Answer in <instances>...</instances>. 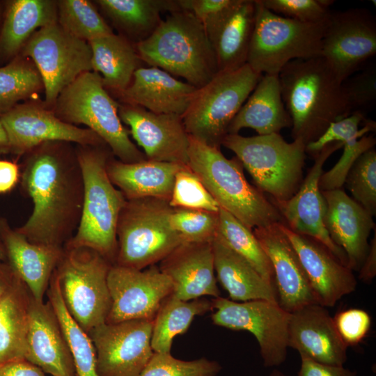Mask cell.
Here are the masks:
<instances>
[{
	"instance_id": "7dc6e473",
	"label": "cell",
	"mask_w": 376,
	"mask_h": 376,
	"mask_svg": "<svg viewBox=\"0 0 376 376\" xmlns=\"http://www.w3.org/2000/svg\"><path fill=\"white\" fill-rule=\"evenodd\" d=\"M351 113L373 107L376 101V68L371 65L357 72L342 83Z\"/></svg>"
},
{
	"instance_id": "7402d4cb",
	"label": "cell",
	"mask_w": 376,
	"mask_h": 376,
	"mask_svg": "<svg viewBox=\"0 0 376 376\" xmlns=\"http://www.w3.org/2000/svg\"><path fill=\"white\" fill-rule=\"evenodd\" d=\"M325 201L324 227L331 240L345 253L347 267L360 269L376 228L372 216L341 189L321 191Z\"/></svg>"
},
{
	"instance_id": "603a6c76",
	"label": "cell",
	"mask_w": 376,
	"mask_h": 376,
	"mask_svg": "<svg viewBox=\"0 0 376 376\" xmlns=\"http://www.w3.org/2000/svg\"><path fill=\"white\" fill-rule=\"evenodd\" d=\"M288 347L323 364L344 366L347 361V347L333 317L319 304L306 305L290 313Z\"/></svg>"
},
{
	"instance_id": "f35d334b",
	"label": "cell",
	"mask_w": 376,
	"mask_h": 376,
	"mask_svg": "<svg viewBox=\"0 0 376 376\" xmlns=\"http://www.w3.org/2000/svg\"><path fill=\"white\" fill-rule=\"evenodd\" d=\"M42 90L40 75L29 58L19 55L0 66V117Z\"/></svg>"
},
{
	"instance_id": "6f0895ef",
	"label": "cell",
	"mask_w": 376,
	"mask_h": 376,
	"mask_svg": "<svg viewBox=\"0 0 376 376\" xmlns=\"http://www.w3.org/2000/svg\"><path fill=\"white\" fill-rule=\"evenodd\" d=\"M0 260L6 261V253L4 246L0 238Z\"/></svg>"
},
{
	"instance_id": "cb8c5ba5",
	"label": "cell",
	"mask_w": 376,
	"mask_h": 376,
	"mask_svg": "<svg viewBox=\"0 0 376 376\" xmlns=\"http://www.w3.org/2000/svg\"><path fill=\"white\" fill-rule=\"evenodd\" d=\"M25 359L52 376H77L69 345L51 304L32 296Z\"/></svg>"
},
{
	"instance_id": "f5cc1de1",
	"label": "cell",
	"mask_w": 376,
	"mask_h": 376,
	"mask_svg": "<svg viewBox=\"0 0 376 376\" xmlns=\"http://www.w3.org/2000/svg\"><path fill=\"white\" fill-rule=\"evenodd\" d=\"M0 376H45V373L26 360L0 363Z\"/></svg>"
},
{
	"instance_id": "d4e9b609",
	"label": "cell",
	"mask_w": 376,
	"mask_h": 376,
	"mask_svg": "<svg viewBox=\"0 0 376 376\" xmlns=\"http://www.w3.org/2000/svg\"><path fill=\"white\" fill-rule=\"evenodd\" d=\"M159 263V269L173 283L175 297L190 301L220 297L212 242H183Z\"/></svg>"
},
{
	"instance_id": "6da1fadb",
	"label": "cell",
	"mask_w": 376,
	"mask_h": 376,
	"mask_svg": "<svg viewBox=\"0 0 376 376\" xmlns=\"http://www.w3.org/2000/svg\"><path fill=\"white\" fill-rule=\"evenodd\" d=\"M23 156L19 182L33 208L26 223L16 230L31 242L63 247L78 227L84 200L75 146L47 141Z\"/></svg>"
},
{
	"instance_id": "5bb4252c",
	"label": "cell",
	"mask_w": 376,
	"mask_h": 376,
	"mask_svg": "<svg viewBox=\"0 0 376 376\" xmlns=\"http://www.w3.org/2000/svg\"><path fill=\"white\" fill-rule=\"evenodd\" d=\"M376 54V20L366 8L331 13L322 40L321 57L338 79L362 69Z\"/></svg>"
},
{
	"instance_id": "484cf974",
	"label": "cell",
	"mask_w": 376,
	"mask_h": 376,
	"mask_svg": "<svg viewBox=\"0 0 376 376\" xmlns=\"http://www.w3.org/2000/svg\"><path fill=\"white\" fill-rule=\"evenodd\" d=\"M0 238L6 262L26 285L31 296L43 301L53 272L60 261L63 247L31 242L8 222L0 218Z\"/></svg>"
},
{
	"instance_id": "1f68e13d",
	"label": "cell",
	"mask_w": 376,
	"mask_h": 376,
	"mask_svg": "<svg viewBox=\"0 0 376 376\" xmlns=\"http://www.w3.org/2000/svg\"><path fill=\"white\" fill-rule=\"evenodd\" d=\"M56 22L55 0L6 1L0 29V64L19 56L36 31Z\"/></svg>"
},
{
	"instance_id": "7bdbcfd3",
	"label": "cell",
	"mask_w": 376,
	"mask_h": 376,
	"mask_svg": "<svg viewBox=\"0 0 376 376\" xmlns=\"http://www.w3.org/2000/svg\"><path fill=\"white\" fill-rule=\"evenodd\" d=\"M170 224L183 242H211L217 233L218 212L172 208Z\"/></svg>"
},
{
	"instance_id": "ba28073f",
	"label": "cell",
	"mask_w": 376,
	"mask_h": 376,
	"mask_svg": "<svg viewBox=\"0 0 376 376\" xmlns=\"http://www.w3.org/2000/svg\"><path fill=\"white\" fill-rule=\"evenodd\" d=\"M171 209L169 201L157 198L126 200L118 220L114 265L143 269L183 243L171 226Z\"/></svg>"
},
{
	"instance_id": "680465c9",
	"label": "cell",
	"mask_w": 376,
	"mask_h": 376,
	"mask_svg": "<svg viewBox=\"0 0 376 376\" xmlns=\"http://www.w3.org/2000/svg\"><path fill=\"white\" fill-rule=\"evenodd\" d=\"M269 376H290V375H288L283 373V372H281V371H280V370H279L277 369H274L270 373Z\"/></svg>"
},
{
	"instance_id": "836d02e7",
	"label": "cell",
	"mask_w": 376,
	"mask_h": 376,
	"mask_svg": "<svg viewBox=\"0 0 376 376\" xmlns=\"http://www.w3.org/2000/svg\"><path fill=\"white\" fill-rule=\"evenodd\" d=\"M119 35L134 45L158 27L161 13L180 11L178 0H96L94 1Z\"/></svg>"
},
{
	"instance_id": "30bf717a",
	"label": "cell",
	"mask_w": 376,
	"mask_h": 376,
	"mask_svg": "<svg viewBox=\"0 0 376 376\" xmlns=\"http://www.w3.org/2000/svg\"><path fill=\"white\" fill-rule=\"evenodd\" d=\"M255 3L256 22L246 62L253 70L279 75L292 61L321 56L329 16L320 22H301L272 13L260 0Z\"/></svg>"
},
{
	"instance_id": "f1b7e54d",
	"label": "cell",
	"mask_w": 376,
	"mask_h": 376,
	"mask_svg": "<svg viewBox=\"0 0 376 376\" xmlns=\"http://www.w3.org/2000/svg\"><path fill=\"white\" fill-rule=\"evenodd\" d=\"M113 156L107 162V172L126 200L150 197L169 201L175 175L187 166L148 159L125 163Z\"/></svg>"
},
{
	"instance_id": "4fadbf2b",
	"label": "cell",
	"mask_w": 376,
	"mask_h": 376,
	"mask_svg": "<svg viewBox=\"0 0 376 376\" xmlns=\"http://www.w3.org/2000/svg\"><path fill=\"white\" fill-rule=\"evenodd\" d=\"M211 301L213 323L252 334L265 367H276L285 361L290 313L278 303L263 299L240 302L221 297Z\"/></svg>"
},
{
	"instance_id": "277c9868",
	"label": "cell",
	"mask_w": 376,
	"mask_h": 376,
	"mask_svg": "<svg viewBox=\"0 0 376 376\" xmlns=\"http://www.w3.org/2000/svg\"><path fill=\"white\" fill-rule=\"evenodd\" d=\"M143 63L180 77L198 88L218 72L214 52L202 24L189 12L170 13L146 40L135 45Z\"/></svg>"
},
{
	"instance_id": "681fc988",
	"label": "cell",
	"mask_w": 376,
	"mask_h": 376,
	"mask_svg": "<svg viewBox=\"0 0 376 376\" xmlns=\"http://www.w3.org/2000/svg\"><path fill=\"white\" fill-rule=\"evenodd\" d=\"M178 2L180 10L193 14L207 33L237 3L238 0H178Z\"/></svg>"
},
{
	"instance_id": "52a82bcc",
	"label": "cell",
	"mask_w": 376,
	"mask_h": 376,
	"mask_svg": "<svg viewBox=\"0 0 376 376\" xmlns=\"http://www.w3.org/2000/svg\"><path fill=\"white\" fill-rule=\"evenodd\" d=\"M221 146L233 152L252 177L256 188L274 205L290 199L303 182L306 145L286 141L280 134L243 136L228 134Z\"/></svg>"
},
{
	"instance_id": "7c38bea8",
	"label": "cell",
	"mask_w": 376,
	"mask_h": 376,
	"mask_svg": "<svg viewBox=\"0 0 376 376\" xmlns=\"http://www.w3.org/2000/svg\"><path fill=\"white\" fill-rule=\"evenodd\" d=\"M19 55L29 58L42 81L44 104L52 109L61 91L84 72L92 71L88 42L78 39L55 22L36 31Z\"/></svg>"
},
{
	"instance_id": "b9f144b4",
	"label": "cell",
	"mask_w": 376,
	"mask_h": 376,
	"mask_svg": "<svg viewBox=\"0 0 376 376\" xmlns=\"http://www.w3.org/2000/svg\"><path fill=\"white\" fill-rule=\"evenodd\" d=\"M344 184L353 199L372 216L376 214V150L362 153L348 171Z\"/></svg>"
},
{
	"instance_id": "8992f818",
	"label": "cell",
	"mask_w": 376,
	"mask_h": 376,
	"mask_svg": "<svg viewBox=\"0 0 376 376\" xmlns=\"http://www.w3.org/2000/svg\"><path fill=\"white\" fill-rule=\"evenodd\" d=\"M63 122L84 125L109 148L117 159L134 163L147 159L130 138L118 114V103L104 87L101 76L93 71L79 76L58 96L52 108Z\"/></svg>"
},
{
	"instance_id": "9c48e42d",
	"label": "cell",
	"mask_w": 376,
	"mask_h": 376,
	"mask_svg": "<svg viewBox=\"0 0 376 376\" xmlns=\"http://www.w3.org/2000/svg\"><path fill=\"white\" fill-rule=\"evenodd\" d=\"M262 75L246 63L235 70L219 72L196 88L182 116L189 135L220 149L231 121Z\"/></svg>"
},
{
	"instance_id": "5b68a950",
	"label": "cell",
	"mask_w": 376,
	"mask_h": 376,
	"mask_svg": "<svg viewBox=\"0 0 376 376\" xmlns=\"http://www.w3.org/2000/svg\"><path fill=\"white\" fill-rule=\"evenodd\" d=\"M187 166L218 203L248 228L283 223L276 207L246 179L235 156L226 158L219 148L189 136Z\"/></svg>"
},
{
	"instance_id": "ee69618b",
	"label": "cell",
	"mask_w": 376,
	"mask_h": 376,
	"mask_svg": "<svg viewBox=\"0 0 376 376\" xmlns=\"http://www.w3.org/2000/svg\"><path fill=\"white\" fill-rule=\"evenodd\" d=\"M169 204L172 208H187L218 212L219 206L196 174L184 166L175 175Z\"/></svg>"
},
{
	"instance_id": "db71d44e",
	"label": "cell",
	"mask_w": 376,
	"mask_h": 376,
	"mask_svg": "<svg viewBox=\"0 0 376 376\" xmlns=\"http://www.w3.org/2000/svg\"><path fill=\"white\" fill-rule=\"evenodd\" d=\"M369 244L368 253L359 270V279L365 283H370L376 275V228Z\"/></svg>"
},
{
	"instance_id": "8fae6325",
	"label": "cell",
	"mask_w": 376,
	"mask_h": 376,
	"mask_svg": "<svg viewBox=\"0 0 376 376\" xmlns=\"http://www.w3.org/2000/svg\"><path fill=\"white\" fill-rule=\"evenodd\" d=\"M111 265L91 249L63 246L53 272L68 313L87 334L106 322L111 306L107 276Z\"/></svg>"
},
{
	"instance_id": "60d3db41",
	"label": "cell",
	"mask_w": 376,
	"mask_h": 376,
	"mask_svg": "<svg viewBox=\"0 0 376 376\" xmlns=\"http://www.w3.org/2000/svg\"><path fill=\"white\" fill-rule=\"evenodd\" d=\"M56 6L58 24L78 39L89 42L113 33L91 1L58 0Z\"/></svg>"
},
{
	"instance_id": "ab89813d",
	"label": "cell",
	"mask_w": 376,
	"mask_h": 376,
	"mask_svg": "<svg viewBox=\"0 0 376 376\" xmlns=\"http://www.w3.org/2000/svg\"><path fill=\"white\" fill-rule=\"evenodd\" d=\"M217 233L235 253L245 259L262 277L274 285L272 264L251 230L231 214L219 207ZM275 287V286H274Z\"/></svg>"
},
{
	"instance_id": "7a4b0ae2",
	"label": "cell",
	"mask_w": 376,
	"mask_h": 376,
	"mask_svg": "<svg viewBox=\"0 0 376 376\" xmlns=\"http://www.w3.org/2000/svg\"><path fill=\"white\" fill-rule=\"evenodd\" d=\"M282 100L292 119L291 134L305 145L351 113L342 83L323 58L296 59L279 74Z\"/></svg>"
},
{
	"instance_id": "91938a15",
	"label": "cell",
	"mask_w": 376,
	"mask_h": 376,
	"mask_svg": "<svg viewBox=\"0 0 376 376\" xmlns=\"http://www.w3.org/2000/svg\"><path fill=\"white\" fill-rule=\"evenodd\" d=\"M3 11H4V3L0 2V29L2 24Z\"/></svg>"
},
{
	"instance_id": "8d00e7d4",
	"label": "cell",
	"mask_w": 376,
	"mask_h": 376,
	"mask_svg": "<svg viewBox=\"0 0 376 376\" xmlns=\"http://www.w3.org/2000/svg\"><path fill=\"white\" fill-rule=\"evenodd\" d=\"M212 311V301H184L171 295L160 305L153 320L151 347L155 352L171 353L175 336L187 331L196 315Z\"/></svg>"
},
{
	"instance_id": "3957f363",
	"label": "cell",
	"mask_w": 376,
	"mask_h": 376,
	"mask_svg": "<svg viewBox=\"0 0 376 376\" xmlns=\"http://www.w3.org/2000/svg\"><path fill=\"white\" fill-rule=\"evenodd\" d=\"M75 149L83 175L84 200L78 227L64 246L91 249L114 265L118 220L126 198L107 172L113 154L107 145H76Z\"/></svg>"
},
{
	"instance_id": "e0dca14e",
	"label": "cell",
	"mask_w": 376,
	"mask_h": 376,
	"mask_svg": "<svg viewBox=\"0 0 376 376\" xmlns=\"http://www.w3.org/2000/svg\"><path fill=\"white\" fill-rule=\"evenodd\" d=\"M107 284L111 306L107 323L153 320L163 301L173 291L170 279L155 265L143 269L112 265Z\"/></svg>"
},
{
	"instance_id": "ac0fdd59",
	"label": "cell",
	"mask_w": 376,
	"mask_h": 376,
	"mask_svg": "<svg viewBox=\"0 0 376 376\" xmlns=\"http://www.w3.org/2000/svg\"><path fill=\"white\" fill-rule=\"evenodd\" d=\"M118 114L147 159L187 165L189 135L181 116L123 103Z\"/></svg>"
},
{
	"instance_id": "83f0119b",
	"label": "cell",
	"mask_w": 376,
	"mask_h": 376,
	"mask_svg": "<svg viewBox=\"0 0 376 376\" xmlns=\"http://www.w3.org/2000/svg\"><path fill=\"white\" fill-rule=\"evenodd\" d=\"M376 123L367 120L363 111H356L347 117L331 123L325 132L312 143V148L320 151L333 142L343 143V152L338 162L319 180L320 191L340 189L357 159L366 150L375 147L376 139L369 132L375 131Z\"/></svg>"
},
{
	"instance_id": "9a60e30c",
	"label": "cell",
	"mask_w": 376,
	"mask_h": 376,
	"mask_svg": "<svg viewBox=\"0 0 376 376\" xmlns=\"http://www.w3.org/2000/svg\"><path fill=\"white\" fill-rule=\"evenodd\" d=\"M7 135L8 153L22 156L47 141H65L81 146L107 145L88 128L59 119L43 102L30 100L19 103L0 117Z\"/></svg>"
},
{
	"instance_id": "4316f807",
	"label": "cell",
	"mask_w": 376,
	"mask_h": 376,
	"mask_svg": "<svg viewBox=\"0 0 376 376\" xmlns=\"http://www.w3.org/2000/svg\"><path fill=\"white\" fill-rule=\"evenodd\" d=\"M196 89L160 68L141 66L134 72L129 86L116 95L123 104L182 116Z\"/></svg>"
},
{
	"instance_id": "e575fe53",
	"label": "cell",
	"mask_w": 376,
	"mask_h": 376,
	"mask_svg": "<svg viewBox=\"0 0 376 376\" xmlns=\"http://www.w3.org/2000/svg\"><path fill=\"white\" fill-rule=\"evenodd\" d=\"M92 52V71L98 73L104 87L117 94L130 84L143 63L135 45L114 33L88 42Z\"/></svg>"
},
{
	"instance_id": "2e32d148",
	"label": "cell",
	"mask_w": 376,
	"mask_h": 376,
	"mask_svg": "<svg viewBox=\"0 0 376 376\" xmlns=\"http://www.w3.org/2000/svg\"><path fill=\"white\" fill-rule=\"evenodd\" d=\"M152 326V320H132L92 329L99 376H139L154 353Z\"/></svg>"
},
{
	"instance_id": "ffe728a7",
	"label": "cell",
	"mask_w": 376,
	"mask_h": 376,
	"mask_svg": "<svg viewBox=\"0 0 376 376\" xmlns=\"http://www.w3.org/2000/svg\"><path fill=\"white\" fill-rule=\"evenodd\" d=\"M280 227L299 258L318 304L333 307L342 297L355 291L357 281L353 271L324 245L294 233L284 223H280Z\"/></svg>"
},
{
	"instance_id": "f6af8a7d",
	"label": "cell",
	"mask_w": 376,
	"mask_h": 376,
	"mask_svg": "<svg viewBox=\"0 0 376 376\" xmlns=\"http://www.w3.org/2000/svg\"><path fill=\"white\" fill-rule=\"evenodd\" d=\"M221 370L218 362L206 358L185 361L154 352L139 376H216Z\"/></svg>"
},
{
	"instance_id": "816d5d0a",
	"label": "cell",
	"mask_w": 376,
	"mask_h": 376,
	"mask_svg": "<svg viewBox=\"0 0 376 376\" xmlns=\"http://www.w3.org/2000/svg\"><path fill=\"white\" fill-rule=\"evenodd\" d=\"M21 169L16 162L0 159V194L13 190L20 181Z\"/></svg>"
},
{
	"instance_id": "f546056e",
	"label": "cell",
	"mask_w": 376,
	"mask_h": 376,
	"mask_svg": "<svg viewBox=\"0 0 376 376\" xmlns=\"http://www.w3.org/2000/svg\"><path fill=\"white\" fill-rule=\"evenodd\" d=\"M255 0L237 3L207 32L219 72L237 70L247 62L256 22Z\"/></svg>"
},
{
	"instance_id": "11a10c76",
	"label": "cell",
	"mask_w": 376,
	"mask_h": 376,
	"mask_svg": "<svg viewBox=\"0 0 376 376\" xmlns=\"http://www.w3.org/2000/svg\"><path fill=\"white\" fill-rule=\"evenodd\" d=\"M17 276L6 261L0 260V301Z\"/></svg>"
},
{
	"instance_id": "c3c4849f",
	"label": "cell",
	"mask_w": 376,
	"mask_h": 376,
	"mask_svg": "<svg viewBox=\"0 0 376 376\" xmlns=\"http://www.w3.org/2000/svg\"><path fill=\"white\" fill-rule=\"evenodd\" d=\"M333 319L336 330L347 347L360 343L370 329V316L363 309L350 308L338 312Z\"/></svg>"
},
{
	"instance_id": "44dd1931",
	"label": "cell",
	"mask_w": 376,
	"mask_h": 376,
	"mask_svg": "<svg viewBox=\"0 0 376 376\" xmlns=\"http://www.w3.org/2000/svg\"><path fill=\"white\" fill-rule=\"evenodd\" d=\"M280 223L255 228L253 233L272 264L278 303L291 313L318 302L299 258Z\"/></svg>"
},
{
	"instance_id": "d6986e66",
	"label": "cell",
	"mask_w": 376,
	"mask_h": 376,
	"mask_svg": "<svg viewBox=\"0 0 376 376\" xmlns=\"http://www.w3.org/2000/svg\"><path fill=\"white\" fill-rule=\"evenodd\" d=\"M343 146L340 142H333L324 146L313 157L314 164L297 192L288 201L275 205L283 217L284 224L290 230L318 241L347 267L345 253L331 240L324 227L325 201L319 189V180L323 173L324 163Z\"/></svg>"
},
{
	"instance_id": "d590c367",
	"label": "cell",
	"mask_w": 376,
	"mask_h": 376,
	"mask_svg": "<svg viewBox=\"0 0 376 376\" xmlns=\"http://www.w3.org/2000/svg\"><path fill=\"white\" fill-rule=\"evenodd\" d=\"M31 297L17 276L0 301V363L26 360Z\"/></svg>"
},
{
	"instance_id": "9f6ffc18",
	"label": "cell",
	"mask_w": 376,
	"mask_h": 376,
	"mask_svg": "<svg viewBox=\"0 0 376 376\" xmlns=\"http://www.w3.org/2000/svg\"><path fill=\"white\" fill-rule=\"evenodd\" d=\"M8 150L9 145L7 135L0 121V153L8 154Z\"/></svg>"
},
{
	"instance_id": "f907efd6",
	"label": "cell",
	"mask_w": 376,
	"mask_h": 376,
	"mask_svg": "<svg viewBox=\"0 0 376 376\" xmlns=\"http://www.w3.org/2000/svg\"><path fill=\"white\" fill-rule=\"evenodd\" d=\"M300 358L298 376H356V372L344 366L323 364L304 356H300Z\"/></svg>"
},
{
	"instance_id": "74e56055",
	"label": "cell",
	"mask_w": 376,
	"mask_h": 376,
	"mask_svg": "<svg viewBox=\"0 0 376 376\" xmlns=\"http://www.w3.org/2000/svg\"><path fill=\"white\" fill-rule=\"evenodd\" d=\"M51 304L60 322L72 357L77 376H99L94 345L88 336L68 313L58 280L53 274L47 289Z\"/></svg>"
},
{
	"instance_id": "bcb514c9",
	"label": "cell",
	"mask_w": 376,
	"mask_h": 376,
	"mask_svg": "<svg viewBox=\"0 0 376 376\" xmlns=\"http://www.w3.org/2000/svg\"><path fill=\"white\" fill-rule=\"evenodd\" d=\"M269 10L301 22L315 23L329 16L330 0H260Z\"/></svg>"
},
{
	"instance_id": "4dcf8cb0",
	"label": "cell",
	"mask_w": 376,
	"mask_h": 376,
	"mask_svg": "<svg viewBox=\"0 0 376 376\" xmlns=\"http://www.w3.org/2000/svg\"><path fill=\"white\" fill-rule=\"evenodd\" d=\"M292 119L282 100L278 75H263L253 91L231 121L228 134L251 128L258 135L280 134L291 128Z\"/></svg>"
},
{
	"instance_id": "d6a6232c",
	"label": "cell",
	"mask_w": 376,
	"mask_h": 376,
	"mask_svg": "<svg viewBox=\"0 0 376 376\" xmlns=\"http://www.w3.org/2000/svg\"><path fill=\"white\" fill-rule=\"evenodd\" d=\"M212 246L217 279L231 300L242 302L263 299L278 303L274 285L233 251L218 233Z\"/></svg>"
}]
</instances>
